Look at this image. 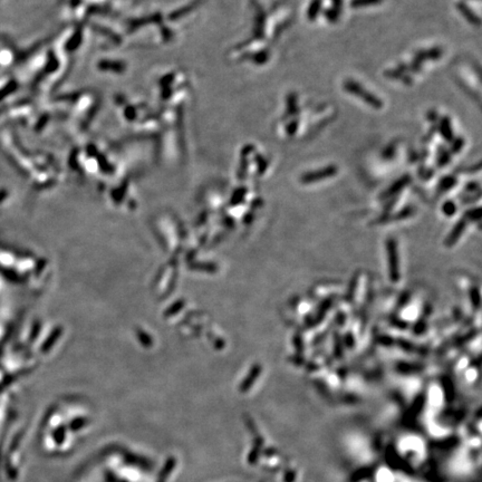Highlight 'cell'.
I'll return each mask as SVG.
<instances>
[{"label":"cell","instance_id":"cell-7","mask_svg":"<svg viewBox=\"0 0 482 482\" xmlns=\"http://www.w3.org/2000/svg\"><path fill=\"white\" fill-rule=\"evenodd\" d=\"M463 224H464L463 221H460L459 225L457 226V229H455V228H454V230L452 231V233H451V236H450V238L448 239V245H449V246L453 245L454 242H457V239L461 236V231L463 230V227H464Z\"/></svg>","mask_w":482,"mask_h":482},{"label":"cell","instance_id":"cell-3","mask_svg":"<svg viewBox=\"0 0 482 482\" xmlns=\"http://www.w3.org/2000/svg\"><path fill=\"white\" fill-rule=\"evenodd\" d=\"M387 252H388V265H390V276L392 282L398 281V261H397V251L395 241L390 240L387 242Z\"/></svg>","mask_w":482,"mask_h":482},{"label":"cell","instance_id":"cell-2","mask_svg":"<svg viewBox=\"0 0 482 482\" xmlns=\"http://www.w3.org/2000/svg\"><path fill=\"white\" fill-rule=\"evenodd\" d=\"M336 173H337V168H336L335 165H328V167L323 168L318 171L303 174L302 178H300V181H302L303 183H315L319 182L321 180L334 177Z\"/></svg>","mask_w":482,"mask_h":482},{"label":"cell","instance_id":"cell-8","mask_svg":"<svg viewBox=\"0 0 482 482\" xmlns=\"http://www.w3.org/2000/svg\"><path fill=\"white\" fill-rule=\"evenodd\" d=\"M382 0H353L352 2V7L361 8L365 6H372V5L380 4Z\"/></svg>","mask_w":482,"mask_h":482},{"label":"cell","instance_id":"cell-4","mask_svg":"<svg viewBox=\"0 0 482 482\" xmlns=\"http://www.w3.org/2000/svg\"><path fill=\"white\" fill-rule=\"evenodd\" d=\"M458 8L459 12L463 15V17L468 20L469 23L473 24V25H479L480 24V19L465 4H458Z\"/></svg>","mask_w":482,"mask_h":482},{"label":"cell","instance_id":"cell-6","mask_svg":"<svg viewBox=\"0 0 482 482\" xmlns=\"http://www.w3.org/2000/svg\"><path fill=\"white\" fill-rule=\"evenodd\" d=\"M441 133L443 137L448 141L452 139V128H451V123L448 117L444 118L441 123Z\"/></svg>","mask_w":482,"mask_h":482},{"label":"cell","instance_id":"cell-1","mask_svg":"<svg viewBox=\"0 0 482 482\" xmlns=\"http://www.w3.org/2000/svg\"><path fill=\"white\" fill-rule=\"evenodd\" d=\"M344 90L352 95L360 97V100L365 102L366 104H369L371 107L375 108V110H380L383 106V102L380 98L374 94H372L371 92L365 90L361 84L354 82L353 80H347L344 83Z\"/></svg>","mask_w":482,"mask_h":482},{"label":"cell","instance_id":"cell-5","mask_svg":"<svg viewBox=\"0 0 482 482\" xmlns=\"http://www.w3.org/2000/svg\"><path fill=\"white\" fill-rule=\"evenodd\" d=\"M321 7V0H314V2L310 4L309 9H308V18L309 20H315L316 17L318 16L319 10Z\"/></svg>","mask_w":482,"mask_h":482}]
</instances>
